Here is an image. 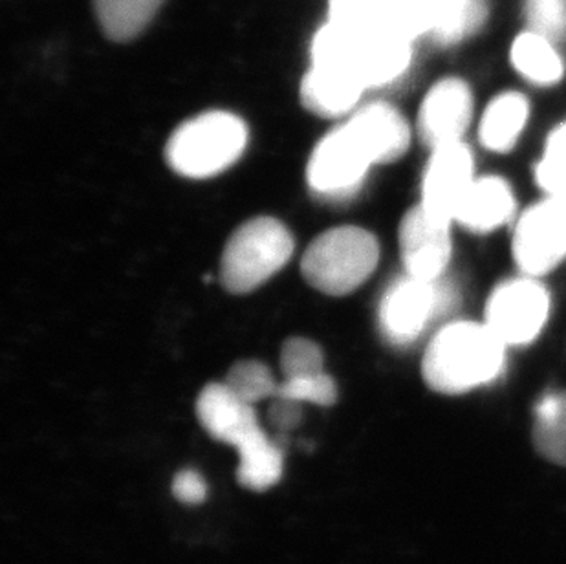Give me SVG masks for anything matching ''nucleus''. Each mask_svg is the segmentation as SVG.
Listing matches in <instances>:
<instances>
[{
  "instance_id": "a878e982",
  "label": "nucleus",
  "mask_w": 566,
  "mask_h": 564,
  "mask_svg": "<svg viewBox=\"0 0 566 564\" xmlns=\"http://www.w3.org/2000/svg\"><path fill=\"white\" fill-rule=\"evenodd\" d=\"M281 368H283L284 379L314 376V374L325 373V356L314 341L294 337L283 345Z\"/></svg>"
},
{
  "instance_id": "423d86ee",
  "label": "nucleus",
  "mask_w": 566,
  "mask_h": 564,
  "mask_svg": "<svg viewBox=\"0 0 566 564\" xmlns=\"http://www.w3.org/2000/svg\"><path fill=\"white\" fill-rule=\"evenodd\" d=\"M451 301L453 292L440 279L400 278L385 290L379 303V331L392 345L415 343Z\"/></svg>"
},
{
  "instance_id": "b1692460",
  "label": "nucleus",
  "mask_w": 566,
  "mask_h": 564,
  "mask_svg": "<svg viewBox=\"0 0 566 564\" xmlns=\"http://www.w3.org/2000/svg\"><path fill=\"white\" fill-rule=\"evenodd\" d=\"M535 178L552 197H566V123L551 134Z\"/></svg>"
},
{
  "instance_id": "20e7f679",
  "label": "nucleus",
  "mask_w": 566,
  "mask_h": 564,
  "mask_svg": "<svg viewBox=\"0 0 566 564\" xmlns=\"http://www.w3.org/2000/svg\"><path fill=\"white\" fill-rule=\"evenodd\" d=\"M379 261L375 234L356 226H343L319 234L308 246L301 272L315 290L342 297L361 286Z\"/></svg>"
},
{
  "instance_id": "2eb2a0df",
  "label": "nucleus",
  "mask_w": 566,
  "mask_h": 564,
  "mask_svg": "<svg viewBox=\"0 0 566 564\" xmlns=\"http://www.w3.org/2000/svg\"><path fill=\"white\" fill-rule=\"evenodd\" d=\"M365 86L342 70L312 63L301 83V103L319 117L345 116L358 105Z\"/></svg>"
},
{
  "instance_id": "ddd939ff",
  "label": "nucleus",
  "mask_w": 566,
  "mask_h": 564,
  "mask_svg": "<svg viewBox=\"0 0 566 564\" xmlns=\"http://www.w3.org/2000/svg\"><path fill=\"white\" fill-rule=\"evenodd\" d=\"M203 429L219 442L241 449L262 431L252 404L233 395L224 384H209L197 399Z\"/></svg>"
},
{
  "instance_id": "cd10ccee",
  "label": "nucleus",
  "mask_w": 566,
  "mask_h": 564,
  "mask_svg": "<svg viewBox=\"0 0 566 564\" xmlns=\"http://www.w3.org/2000/svg\"><path fill=\"white\" fill-rule=\"evenodd\" d=\"M172 493H175L178 501L198 504L208 495V485L197 471H182V473L175 477Z\"/></svg>"
},
{
  "instance_id": "4be33fe9",
  "label": "nucleus",
  "mask_w": 566,
  "mask_h": 564,
  "mask_svg": "<svg viewBox=\"0 0 566 564\" xmlns=\"http://www.w3.org/2000/svg\"><path fill=\"white\" fill-rule=\"evenodd\" d=\"M488 8L484 0H453L440 10L428 38L434 43L449 46L479 32L486 22Z\"/></svg>"
},
{
  "instance_id": "f257e3e1",
  "label": "nucleus",
  "mask_w": 566,
  "mask_h": 564,
  "mask_svg": "<svg viewBox=\"0 0 566 564\" xmlns=\"http://www.w3.org/2000/svg\"><path fill=\"white\" fill-rule=\"evenodd\" d=\"M504 348L486 323L459 321L429 343L422 362L423 379L440 395H464L497 378Z\"/></svg>"
},
{
  "instance_id": "6e6552de",
  "label": "nucleus",
  "mask_w": 566,
  "mask_h": 564,
  "mask_svg": "<svg viewBox=\"0 0 566 564\" xmlns=\"http://www.w3.org/2000/svg\"><path fill=\"white\" fill-rule=\"evenodd\" d=\"M513 257L528 275H545L566 257V197H548L521 217Z\"/></svg>"
},
{
  "instance_id": "bb28decb",
  "label": "nucleus",
  "mask_w": 566,
  "mask_h": 564,
  "mask_svg": "<svg viewBox=\"0 0 566 564\" xmlns=\"http://www.w3.org/2000/svg\"><path fill=\"white\" fill-rule=\"evenodd\" d=\"M524 17L528 32L554 43L566 32V0H528Z\"/></svg>"
},
{
  "instance_id": "9b49d317",
  "label": "nucleus",
  "mask_w": 566,
  "mask_h": 564,
  "mask_svg": "<svg viewBox=\"0 0 566 564\" xmlns=\"http://www.w3.org/2000/svg\"><path fill=\"white\" fill-rule=\"evenodd\" d=\"M473 181V156L462 142L434 149L423 175V208L437 219L453 222Z\"/></svg>"
},
{
  "instance_id": "5701e85b",
  "label": "nucleus",
  "mask_w": 566,
  "mask_h": 564,
  "mask_svg": "<svg viewBox=\"0 0 566 564\" xmlns=\"http://www.w3.org/2000/svg\"><path fill=\"white\" fill-rule=\"evenodd\" d=\"M224 385L233 395L252 405L261 399L275 398L279 387L270 368L259 362L237 363L235 367H231Z\"/></svg>"
},
{
  "instance_id": "dca6fc26",
  "label": "nucleus",
  "mask_w": 566,
  "mask_h": 564,
  "mask_svg": "<svg viewBox=\"0 0 566 564\" xmlns=\"http://www.w3.org/2000/svg\"><path fill=\"white\" fill-rule=\"evenodd\" d=\"M515 209L512 189L503 178H475L454 215V222L473 233H490L506 224Z\"/></svg>"
},
{
  "instance_id": "a211bd4d",
  "label": "nucleus",
  "mask_w": 566,
  "mask_h": 564,
  "mask_svg": "<svg viewBox=\"0 0 566 564\" xmlns=\"http://www.w3.org/2000/svg\"><path fill=\"white\" fill-rule=\"evenodd\" d=\"M164 0H94L103 33L116 43L138 38L155 19Z\"/></svg>"
},
{
  "instance_id": "1a4fd4ad",
  "label": "nucleus",
  "mask_w": 566,
  "mask_h": 564,
  "mask_svg": "<svg viewBox=\"0 0 566 564\" xmlns=\"http://www.w3.org/2000/svg\"><path fill=\"white\" fill-rule=\"evenodd\" d=\"M551 312L545 286L532 279H513L490 295L486 325L504 345H526L543 331Z\"/></svg>"
},
{
  "instance_id": "aec40b11",
  "label": "nucleus",
  "mask_w": 566,
  "mask_h": 564,
  "mask_svg": "<svg viewBox=\"0 0 566 564\" xmlns=\"http://www.w3.org/2000/svg\"><path fill=\"white\" fill-rule=\"evenodd\" d=\"M532 438L541 457L566 468V390L537 401Z\"/></svg>"
},
{
  "instance_id": "c85d7f7f",
  "label": "nucleus",
  "mask_w": 566,
  "mask_h": 564,
  "mask_svg": "<svg viewBox=\"0 0 566 564\" xmlns=\"http://www.w3.org/2000/svg\"><path fill=\"white\" fill-rule=\"evenodd\" d=\"M272 409H270V418H272L273 426L279 429H290V427L297 426L301 420V407L297 401L284 398H273Z\"/></svg>"
},
{
  "instance_id": "4468645a",
  "label": "nucleus",
  "mask_w": 566,
  "mask_h": 564,
  "mask_svg": "<svg viewBox=\"0 0 566 564\" xmlns=\"http://www.w3.org/2000/svg\"><path fill=\"white\" fill-rule=\"evenodd\" d=\"M347 123L369 149L376 166L398 160L411 142L406 117L389 103H370L358 108Z\"/></svg>"
},
{
  "instance_id": "9d476101",
  "label": "nucleus",
  "mask_w": 566,
  "mask_h": 564,
  "mask_svg": "<svg viewBox=\"0 0 566 564\" xmlns=\"http://www.w3.org/2000/svg\"><path fill=\"white\" fill-rule=\"evenodd\" d=\"M451 222L437 219L422 203L409 209L400 224L401 261L407 275L439 281L451 259Z\"/></svg>"
},
{
  "instance_id": "0eeeda50",
  "label": "nucleus",
  "mask_w": 566,
  "mask_h": 564,
  "mask_svg": "<svg viewBox=\"0 0 566 564\" xmlns=\"http://www.w3.org/2000/svg\"><path fill=\"white\" fill-rule=\"evenodd\" d=\"M376 166L347 122L321 139L308 161V186L323 198L350 197L364 184L370 167Z\"/></svg>"
},
{
  "instance_id": "c756f323",
  "label": "nucleus",
  "mask_w": 566,
  "mask_h": 564,
  "mask_svg": "<svg viewBox=\"0 0 566 564\" xmlns=\"http://www.w3.org/2000/svg\"><path fill=\"white\" fill-rule=\"evenodd\" d=\"M449 2H453V0H439V10H437V15H439L440 10H442L443 6H448ZM437 21V19H434Z\"/></svg>"
},
{
  "instance_id": "412c9836",
  "label": "nucleus",
  "mask_w": 566,
  "mask_h": 564,
  "mask_svg": "<svg viewBox=\"0 0 566 564\" xmlns=\"http://www.w3.org/2000/svg\"><path fill=\"white\" fill-rule=\"evenodd\" d=\"M239 482L248 490L264 491L277 484L283 474V452L264 435L259 432L247 446L239 449Z\"/></svg>"
},
{
  "instance_id": "393cba45",
  "label": "nucleus",
  "mask_w": 566,
  "mask_h": 564,
  "mask_svg": "<svg viewBox=\"0 0 566 564\" xmlns=\"http://www.w3.org/2000/svg\"><path fill=\"white\" fill-rule=\"evenodd\" d=\"M275 398L292 399L297 404H303V401L315 405L336 404V382L326 373L303 376V378L283 379L279 384Z\"/></svg>"
},
{
  "instance_id": "6ab92c4d",
  "label": "nucleus",
  "mask_w": 566,
  "mask_h": 564,
  "mask_svg": "<svg viewBox=\"0 0 566 564\" xmlns=\"http://www.w3.org/2000/svg\"><path fill=\"white\" fill-rule=\"evenodd\" d=\"M512 64L534 85H556L563 77V61L554 43L534 32H524L512 44Z\"/></svg>"
},
{
  "instance_id": "f03ea898",
  "label": "nucleus",
  "mask_w": 566,
  "mask_h": 564,
  "mask_svg": "<svg viewBox=\"0 0 566 564\" xmlns=\"http://www.w3.org/2000/svg\"><path fill=\"white\" fill-rule=\"evenodd\" d=\"M412 41L378 28L328 21L312 41V63L342 70L365 88L389 85L411 64Z\"/></svg>"
},
{
  "instance_id": "f3484780",
  "label": "nucleus",
  "mask_w": 566,
  "mask_h": 564,
  "mask_svg": "<svg viewBox=\"0 0 566 564\" xmlns=\"http://www.w3.org/2000/svg\"><path fill=\"white\" fill-rule=\"evenodd\" d=\"M528 102L517 92H506L495 97L482 116L479 128L482 145L493 153L512 149L528 122Z\"/></svg>"
},
{
  "instance_id": "f8f14e48",
  "label": "nucleus",
  "mask_w": 566,
  "mask_h": 564,
  "mask_svg": "<svg viewBox=\"0 0 566 564\" xmlns=\"http://www.w3.org/2000/svg\"><path fill=\"white\" fill-rule=\"evenodd\" d=\"M473 116V96L468 83L448 77L437 83L418 114V134L431 149L462 142Z\"/></svg>"
},
{
  "instance_id": "7ed1b4c3",
  "label": "nucleus",
  "mask_w": 566,
  "mask_h": 564,
  "mask_svg": "<svg viewBox=\"0 0 566 564\" xmlns=\"http://www.w3.org/2000/svg\"><path fill=\"white\" fill-rule=\"evenodd\" d=\"M248 128L241 117L211 111L191 117L171 134L166 160L186 178H211L233 166L247 149Z\"/></svg>"
},
{
  "instance_id": "39448f33",
  "label": "nucleus",
  "mask_w": 566,
  "mask_h": 564,
  "mask_svg": "<svg viewBox=\"0 0 566 564\" xmlns=\"http://www.w3.org/2000/svg\"><path fill=\"white\" fill-rule=\"evenodd\" d=\"M294 253L289 228L270 217H259L231 234L220 259V282L235 295L253 292L283 270Z\"/></svg>"
}]
</instances>
